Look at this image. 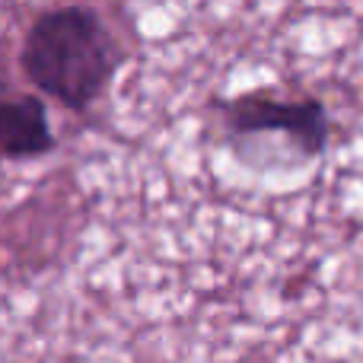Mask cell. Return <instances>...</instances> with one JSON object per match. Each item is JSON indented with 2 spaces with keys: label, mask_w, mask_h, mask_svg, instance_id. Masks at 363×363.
<instances>
[{
  "label": "cell",
  "mask_w": 363,
  "mask_h": 363,
  "mask_svg": "<svg viewBox=\"0 0 363 363\" xmlns=\"http://www.w3.org/2000/svg\"><path fill=\"white\" fill-rule=\"evenodd\" d=\"M226 121L236 138L281 134L303 153H319L325 144V112L319 102H284L268 93H252L226 102Z\"/></svg>",
  "instance_id": "7a4b0ae2"
},
{
  "label": "cell",
  "mask_w": 363,
  "mask_h": 363,
  "mask_svg": "<svg viewBox=\"0 0 363 363\" xmlns=\"http://www.w3.org/2000/svg\"><path fill=\"white\" fill-rule=\"evenodd\" d=\"M115 67V42L86 6L48 10L23 42V70L67 108H86Z\"/></svg>",
  "instance_id": "6da1fadb"
},
{
  "label": "cell",
  "mask_w": 363,
  "mask_h": 363,
  "mask_svg": "<svg viewBox=\"0 0 363 363\" xmlns=\"http://www.w3.org/2000/svg\"><path fill=\"white\" fill-rule=\"evenodd\" d=\"M55 147L48 112L35 96L0 99V157H42Z\"/></svg>",
  "instance_id": "3957f363"
}]
</instances>
